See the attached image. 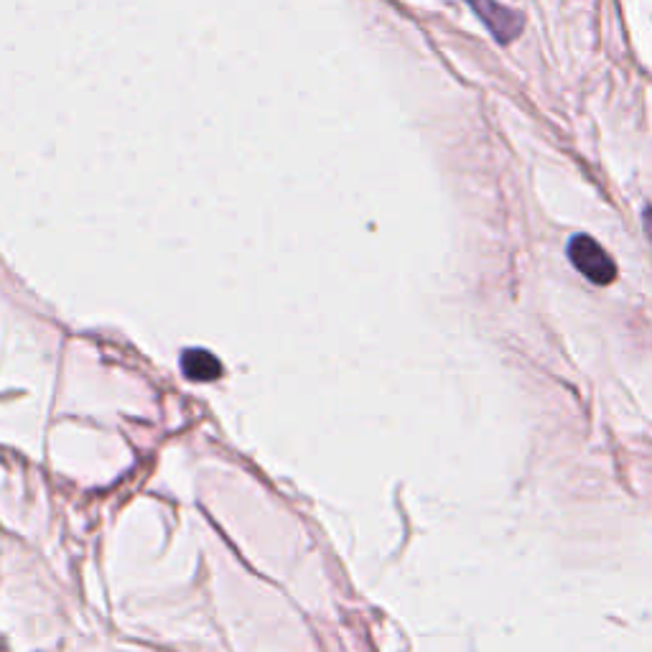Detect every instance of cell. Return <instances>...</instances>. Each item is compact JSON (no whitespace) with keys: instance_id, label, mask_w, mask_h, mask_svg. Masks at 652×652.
I'll use <instances>...</instances> for the list:
<instances>
[{"instance_id":"obj_1","label":"cell","mask_w":652,"mask_h":652,"mask_svg":"<svg viewBox=\"0 0 652 652\" xmlns=\"http://www.w3.org/2000/svg\"><path fill=\"white\" fill-rule=\"evenodd\" d=\"M566 253L574 268L594 286H609L617 278V263L609 258L607 250L594 237L574 235L568 240Z\"/></svg>"},{"instance_id":"obj_2","label":"cell","mask_w":652,"mask_h":652,"mask_svg":"<svg viewBox=\"0 0 652 652\" xmlns=\"http://www.w3.org/2000/svg\"><path fill=\"white\" fill-rule=\"evenodd\" d=\"M467 3L474 8V13L487 23L489 31L495 34V39L500 41V44L512 41L520 34V29H523V18L515 11H510V8L495 3V0H467Z\"/></svg>"},{"instance_id":"obj_3","label":"cell","mask_w":652,"mask_h":652,"mask_svg":"<svg viewBox=\"0 0 652 652\" xmlns=\"http://www.w3.org/2000/svg\"><path fill=\"white\" fill-rule=\"evenodd\" d=\"M181 370L194 383H212L222 375L220 360L207 349H186L184 357H181Z\"/></svg>"},{"instance_id":"obj_4","label":"cell","mask_w":652,"mask_h":652,"mask_svg":"<svg viewBox=\"0 0 652 652\" xmlns=\"http://www.w3.org/2000/svg\"><path fill=\"white\" fill-rule=\"evenodd\" d=\"M642 225H645L647 242H650V248H652V207H647L645 214H642Z\"/></svg>"}]
</instances>
